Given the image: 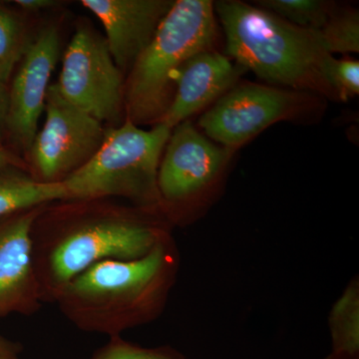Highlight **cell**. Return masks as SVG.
Wrapping results in <instances>:
<instances>
[{
  "instance_id": "24",
  "label": "cell",
  "mask_w": 359,
  "mask_h": 359,
  "mask_svg": "<svg viewBox=\"0 0 359 359\" xmlns=\"http://www.w3.org/2000/svg\"><path fill=\"white\" fill-rule=\"evenodd\" d=\"M9 94L6 85L0 83V139L6 130V119L8 114Z\"/></svg>"
},
{
  "instance_id": "20",
  "label": "cell",
  "mask_w": 359,
  "mask_h": 359,
  "mask_svg": "<svg viewBox=\"0 0 359 359\" xmlns=\"http://www.w3.org/2000/svg\"><path fill=\"white\" fill-rule=\"evenodd\" d=\"M325 78L337 100H348L359 93V62L353 59L328 60Z\"/></svg>"
},
{
  "instance_id": "9",
  "label": "cell",
  "mask_w": 359,
  "mask_h": 359,
  "mask_svg": "<svg viewBox=\"0 0 359 359\" xmlns=\"http://www.w3.org/2000/svg\"><path fill=\"white\" fill-rule=\"evenodd\" d=\"M233 153L212 143L189 120L172 130L158 171L163 212L170 224L216 183Z\"/></svg>"
},
{
  "instance_id": "4",
  "label": "cell",
  "mask_w": 359,
  "mask_h": 359,
  "mask_svg": "<svg viewBox=\"0 0 359 359\" xmlns=\"http://www.w3.org/2000/svg\"><path fill=\"white\" fill-rule=\"evenodd\" d=\"M215 6L177 0L125 79V116L135 125L157 124L171 105L175 77L188 59L214 49Z\"/></svg>"
},
{
  "instance_id": "5",
  "label": "cell",
  "mask_w": 359,
  "mask_h": 359,
  "mask_svg": "<svg viewBox=\"0 0 359 359\" xmlns=\"http://www.w3.org/2000/svg\"><path fill=\"white\" fill-rule=\"evenodd\" d=\"M171 132L160 123L141 129L128 118L107 129L96 154L62 182L67 200L115 198L164 216L158 171Z\"/></svg>"
},
{
  "instance_id": "21",
  "label": "cell",
  "mask_w": 359,
  "mask_h": 359,
  "mask_svg": "<svg viewBox=\"0 0 359 359\" xmlns=\"http://www.w3.org/2000/svg\"><path fill=\"white\" fill-rule=\"evenodd\" d=\"M22 347L0 334V359H21Z\"/></svg>"
},
{
  "instance_id": "7",
  "label": "cell",
  "mask_w": 359,
  "mask_h": 359,
  "mask_svg": "<svg viewBox=\"0 0 359 359\" xmlns=\"http://www.w3.org/2000/svg\"><path fill=\"white\" fill-rule=\"evenodd\" d=\"M44 111L43 127L28 153L29 174L43 183H62L96 154L107 129L66 101L55 84L47 92Z\"/></svg>"
},
{
  "instance_id": "19",
  "label": "cell",
  "mask_w": 359,
  "mask_h": 359,
  "mask_svg": "<svg viewBox=\"0 0 359 359\" xmlns=\"http://www.w3.org/2000/svg\"><path fill=\"white\" fill-rule=\"evenodd\" d=\"M90 359H186L171 346L146 348L123 339L121 335L109 337V341Z\"/></svg>"
},
{
  "instance_id": "10",
  "label": "cell",
  "mask_w": 359,
  "mask_h": 359,
  "mask_svg": "<svg viewBox=\"0 0 359 359\" xmlns=\"http://www.w3.org/2000/svg\"><path fill=\"white\" fill-rule=\"evenodd\" d=\"M61 51L55 26H46L32 39L8 90L6 130L25 152L29 153L44 112L50 78Z\"/></svg>"
},
{
  "instance_id": "2",
  "label": "cell",
  "mask_w": 359,
  "mask_h": 359,
  "mask_svg": "<svg viewBox=\"0 0 359 359\" xmlns=\"http://www.w3.org/2000/svg\"><path fill=\"white\" fill-rule=\"evenodd\" d=\"M179 263L178 250L170 237L141 259L93 264L73 278L54 304L82 332L121 335L162 314Z\"/></svg>"
},
{
  "instance_id": "12",
  "label": "cell",
  "mask_w": 359,
  "mask_h": 359,
  "mask_svg": "<svg viewBox=\"0 0 359 359\" xmlns=\"http://www.w3.org/2000/svg\"><path fill=\"white\" fill-rule=\"evenodd\" d=\"M171 0H82L102 23L106 42L123 74L152 41L160 23L173 6Z\"/></svg>"
},
{
  "instance_id": "13",
  "label": "cell",
  "mask_w": 359,
  "mask_h": 359,
  "mask_svg": "<svg viewBox=\"0 0 359 359\" xmlns=\"http://www.w3.org/2000/svg\"><path fill=\"white\" fill-rule=\"evenodd\" d=\"M245 71L215 49L196 54L177 73L173 100L158 123L173 130L218 101L238 84Z\"/></svg>"
},
{
  "instance_id": "14",
  "label": "cell",
  "mask_w": 359,
  "mask_h": 359,
  "mask_svg": "<svg viewBox=\"0 0 359 359\" xmlns=\"http://www.w3.org/2000/svg\"><path fill=\"white\" fill-rule=\"evenodd\" d=\"M67 200L62 183H43L16 168L0 170V218Z\"/></svg>"
},
{
  "instance_id": "22",
  "label": "cell",
  "mask_w": 359,
  "mask_h": 359,
  "mask_svg": "<svg viewBox=\"0 0 359 359\" xmlns=\"http://www.w3.org/2000/svg\"><path fill=\"white\" fill-rule=\"evenodd\" d=\"M14 2L22 11H29V13H35V11H43V9L57 6V2L53 0H15Z\"/></svg>"
},
{
  "instance_id": "16",
  "label": "cell",
  "mask_w": 359,
  "mask_h": 359,
  "mask_svg": "<svg viewBox=\"0 0 359 359\" xmlns=\"http://www.w3.org/2000/svg\"><path fill=\"white\" fill-rule=\"evenodd\" d=\"M32 39L22 18L0 4V83L7 85Z\"/></svg>"
},
{
  "instance_id": "6",
  "label": "cell",
  "mask_w": 359,
  "mask_h": 359,
  "mask_svg": "<svg viewBox=\"0 0 359 359\" xmlns=\"http://www.w3.org/2000/svg\"><path fill=\"white\" fill-rule=\"evenodd\" d=\"M66 101L99 121L119 126L125 113L124 74L116 65L105 37L81 23L65 52L55 83Z\"/></svg>"
},
{
  "instance_id": "8",
  "label": "cell",
  "mask_w": 359,
  "mask_h": 359,
  "mask_svg": "<svg viewBox=\"0 0 359 359\" xmlns=\"http://www.w3.org/2000/svg\"><path fill=\"white\" fill-rule=\"evenodd\" d=\"M313 97L304 91L256 83L236 85L200 118L205 136L236 151L271 125L299 117Z\"/></svg>"
},
{
  "instance_id": "1",
  "label": "cell",
  "mask_w": 359,
  "mask_h": 359,
  "mask_svg": "<svg viewBox=\"0 0 359 359\" xmlns=\"http://www.w3.org/2000/svg\"><path fill=\"white\" fill-rule=\"evenodd\" d=\"M170 237L171 224L163 215L115 198L45 205L32 230L43 304H54L66 285L93 264L141 259Z\"/></svg>"
},
{
  "instance_id": "17",
  "label": "cell",
  "mask_w": 359,
  "mask_h": 359,
  "mask_svg": "<svg viewBox=\"0 0 359 359\" xmlns=\"http://www.w3.org/2000/svg\"><path fill=\"white\" fill-rule=\"evenodd\" d=\"M257 6L306 29L318 30L334 11V4L323 0H261Z\"/></svg>"
},
{
  "instance_id": "11",
  "label": "cell",
  "mask_w": 359,
  "mask_h": 359,
  "mask_svg": "<svg viewBox=\"0 0 359 359\" xmlns=\"http://www.w3.org/2000/svg\"><path fill=\"white\" fill-rule=\"evenodd\" d=\"M44 205L0 218V318L33 316L43 306L33 266L32 230Z\"/></svg>"
},
{
  "instance_id": "3",
  "label": "cell",
  "mask_w": 359,
  "mask_h": 359,
  "mask_svg": "<svg viewBox=\"0 0 359 359\" xmlns=\"http://www.w3.org/2000/svg\"><path fill=\"white\" fill-rule=\"evenodd\" d=\"M215 6L226 36V54L245 71L278 86L337 99L325 78L332 54L318 30L299 27L256 6L224 0Z\"/></svg>"
},
{
  "instance_id": "23",
  "label": "cell",
  "mask_w": 359,
  "mask_h": 359,
  "mask_svg": "<svg viewBox=\"0 0 359 359\" xmlns=\"http://www.w3.org/2000/svg\"><path fill=\"white\" fill-rule=\"evenodd\" d=\"M7 168H16V169L26 171L27 165L21 162L20 158L14 157V155L2 147L0 144V170L7 169Z\"/></svg>"
},
{
  "instance_id": "18",
  "label": "cell",
  "mask_w": 359,
  "mask_h": 359,
  "mask_svg": "<svg viewBox=\"0 0 359 359\" xmlns=\"http://www.w3.org/2000/svg\"><path fill=\"white\" fill-rule=\"evenodd\" d=\"M323 48L330 54L359 51V13L354 9L330 15L318 30Z\"/></svg>"
},
{
  "instance_id": "25",
  "label": "cell",
  "mask_w": 359,
  "mask_h": 359,
  "mask_svg": "<svg viewBox=\"0 0 359 359\" xmlns=\"http://www.w3.org/2000/svg\"><path fill=\"white\" fill-rule=\"evenodd\" d=\"M327 359H359V358H344V356H337L334 355V354H330V356Z\"/></svg>"
},
{
  "instance_id": "15",
  "label": "cell",
  "mask_w": 359,
  "mask_h": 359,
  "mask_svg": "<svg viewBox=\"0 0 359 359\" xmlns=\"http://www.w3.org/2000/svg\"><path fill=\"white\" fill-rule=\"evenodd\" d=\"M332 354L359 358V285L353 280L340 295L330 316Z\"/></svg>"
}]
</instances>
